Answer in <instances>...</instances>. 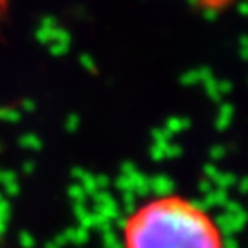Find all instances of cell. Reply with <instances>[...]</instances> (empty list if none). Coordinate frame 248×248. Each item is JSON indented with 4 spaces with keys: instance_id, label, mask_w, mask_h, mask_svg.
Returning <instances> with one entry per match:
<instances>
[{
    "instance_id": "1",
    "label": "cell",
    "mask_w": 248,
    "mask_h": 248,
    "mask_svg": "<svg viewBox=\"0 0 248 248\" xmlns=\"http://www.w3.org/2000/svg\"><path fill=\"white\" fill-rule=\"evenodd\" d=\"M124 248H224L221 230L201 206L184 197L153 199L124 224Z\"/></svg>"
}]
</instances>
